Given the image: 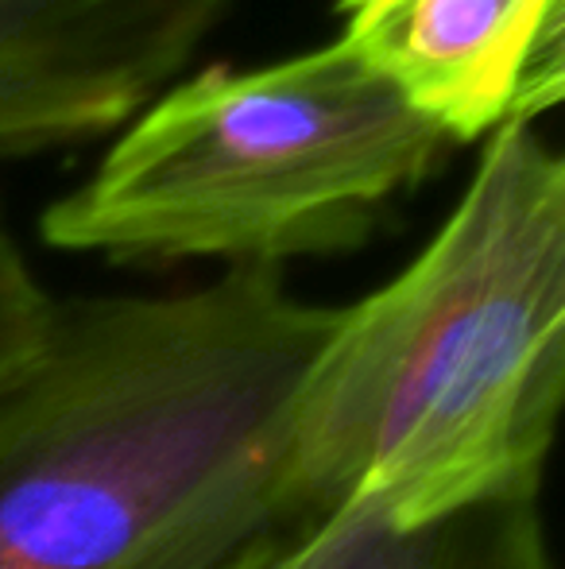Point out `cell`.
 <instances>
[{
	"label": "cell",
	"instance_id": "4",
	"mask_svg": "<svg viewBox=\"0 0 565 569\" xmlns=\"http://www.w3.org/2000/svg\"><path fill=\"white\" fill-rule=\"evenodd\" d=\"M236 0H0V159L129 124Z\"/></svg>",
	"mask_w": 565,
	"mask_h": 569
},
{
	"label": "cell",
	"instance_id": "1",
	"mask_svg": "<svg viewBox=\"0 0 565 569\" xmlns=\"http://www.w3.org/2000/svg\"><path fill=\"white\" fill-rule=\"evenodd\" d=\"M337 315L275 268L54 299L0 388V569H225L291 523V407Z\"/></svg>",
	"mask_w": 565,
	"mask_h": 569
},
{
	"label": "cell",
	"instance_id": "2",
	"mask_svg": "<svg viewBox=\"0 0 565 569\" xmlns=\"http://www.w3.org/2000/svg\"><path fill=\"white\" fill-rule=\"evenodd\" d=\"M565 396V163L531 117L492 132L434 240L341 307L291 407V523L423 527L538 500Z\"/></svg>",
	"mask_w": 565,
	"mask_h": 569
},
{
	"label": "cell",
	"instance_id": "7",
	"mask_svg": "<svg viewBox=\"0 0 565 569\" xmlns=\"http://www.w3.org/2000/svg\"><path fill=\"white\" fill-rule=\"evenodd\" d=\"M54 295L39 283L16 232L0 213V388L39 352L51 330Z\"/></svg>",
	"mask_w": 565,
	"mask_h": 569
},
{
	"label": "cell",
	"instance_id": "6",
	"mask_svg": "<svg viewBox=\"0 0 565 569\" xmlns=\"http://www.w3.org/2000/svg\"><path fill=\"white\" fill-rule=\"evenodd\" d=\"M225 569H554L538 500L492 503L423 527L372 511L302 519L252 542Z\"/></svg>",
	"mask_w": 565,
	"mask_h": 569
},
{
	"label": "cell",
	"instance_id": "5",
	"mask_svg": "<svg viewBox=\"0 0 565 569\" xmlns=\"http://www.w3.org/2000/svg\"><path fill=\"white\" fill-rule=\"evenodd\" d=\"M337 12L341 39L457 143L562 98V0H337Z\"/></svg>",
	"mask_w": 565,
	"mask_h": 569
},
{
	"label": "cell",
	"instance_id": "3",
	"mask_svg": "<svg viewBox=\"0 0 565 569\" xmlns=\"http://www.w3.org/2000/svg\"><path fill=\"white\" fill-rule=\"evenodd\" d=\"M450 148L345 39L264 70L205 67L163 90L39 232L113 263L275 268L353 252Z\"/></svg>",
	"mask_w": 565,
	"mask_h": 569
}]
</instances>
